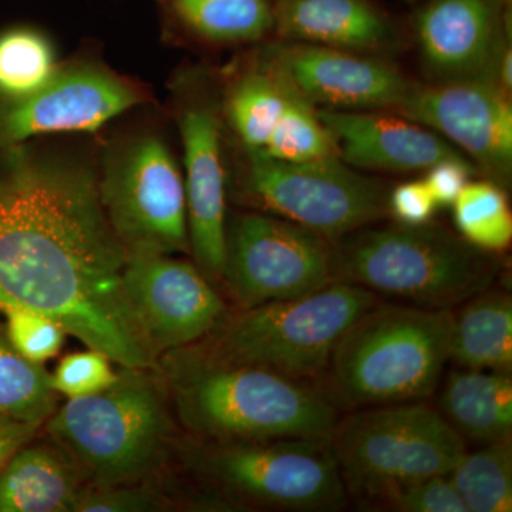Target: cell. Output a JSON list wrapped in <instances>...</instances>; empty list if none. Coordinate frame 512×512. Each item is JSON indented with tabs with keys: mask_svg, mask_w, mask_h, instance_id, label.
<instances>
[{
	"mask_svg": "<svg viewBox=\"0 0 512 512\" xmlns=\"http://www.w3.org/2000/svg\"><path fill=\"white\" fill-rule=\"evenodd\" d=\"M127 258L89 171L20 161L0 178V311L45 313L117 366L157 369L124 286Z\"/></svg>",
	"mask_w": 512,
	"mask_h": 512,
	"instance_id": "obj_1",
	"label": "cell"
},
{
	"mask_svg": "<svg viewBox=\"0 0 512 512\" xmlns=\"http://www.w3.org/2000/svg\"><path fill=\"white\" fill-rule=\"evenodd\" d=\"M178 427L211 441L329 440L338 409L311 383L231 362L200 342L158 357Z\"/></svg>",
	"mask_w": 512,
	"mask_h": 512,
	"instance_id": "obj_2",
	"label": "cell"
},
{
	"mask_svg": "<svg viewBox=\"0 0 512 512\" xmlns=\"http://www.w3.org/2000/svg\"><path fill=\"white\" fill-rule=\"evenodd\" d=\"M173 467L197 511L328 512L348 501L329 440L211 441L181 431Z\"/></svg>",
	"mask_w": 512,
	"mask_h": 512,
	"instance_id": "obj_3",
	"label": "cell"
},
{
	"mask_svg": "<svg viewBox=\"0 0 512 512\" xmlns=\"http://www.w3.org/2000/svg\"><path fill=\"white\" fill-rule=\"evenodd\" d=\"M119 373L109 389L67 400L43 426L89 485L144 483L173 471L181 430L160 373L148 367Z\"/></svg>",
	"mask_w": 512,
	"mask_h": 512,
	"instance_id": "obj_4",
	"label": "cell"
},
{
	"mask_svg": "<svg viewBox=\"0 0 512 512\" xmlns=\"http://www.w3.org/2000/svg\"><path fill=\"white\" fill-rule=\"evenodd\" d=\"M451 309L376 302L339 340L316 387L336 409L426 400L450 363Z\"/></svg>",
	"mask_w": 512,
	"mask_h": 512,
	"instance_id": "obj_5",
	"label": "cell"
},
{
	"mask_svg": "<svg viewBox=\"0 0 512 512\" xmlns=\"http://www.w3.org/2000/svg\"><path fill=\"white\" fill-rule=\"evenodd\" d=\"M335 281L426 309H451L493 286L497 266L437 225L357 229L333 245Z\"/></svg>",
	"mask_w": 512,
	"mask_h": 512,
	"instance_id": "obj_6",
	"label": "cell"
},
{
	"mask_svg": "<svg viewBox=\"0 0 512 512\" xmlns=\"http://www.w3.org/2000/svg\"><path fill=\"white\" fill-rule=\"evenodd\" d=\"M376 302V293L335 281L298 298L229 309L200 343L231 362L316 386L346 330Z\"/></svg>",
	"mask_w": 512,
	"mask_h": 512,
	"instance_id": "obj_7",
	"label": "cell"
},
{
	"mask_svg": "<svg viewBox=\"0 0 512 512\" xmlns=\"http://www.w3.org/2000/svg\"><path fill=\"white\" fill-rule=\"evenodd\" d=\"M329 443L348 497L362 508L394 488L447 476L467 453L466 441L424 400L352 410L336 421Z\"/></svg>",
	"mask_w": 512,
	"mask_h": 512,
	"instance_id": "obj_8",
	"label": "cell"
},
{
	"mask_svg": "<svg viewBox=\"0 0 512 512\" xmlns=\"http://www.w3.org/2000/svg\"><path fill=\"white\" fill-rule=\"evenodd\" d=\"M248 201L336 244L389 212L379 181L357 174L338 156L286 163L249 150Z\"/></svg>",
	"mask_w": 512,
	"mask_h": 512,
	"instance_id": "obj_9",
	"label": "cell"
},
{
	"mask_svg": "<svg viewBox=\"0 0 512 512\" xmlns=\"http://www.w3.org/2000/svg\"><path fill=\"white\" fill-rule=\"evenodd\" d=\"M335 282L333 245L266 212L227 221L222 286L237 309L298 298Z\"/></svg>",
	"mask_w": 512,
	"mask_h": 512,
	"instance_id": "obj_10",
	"label": "cell"
},
{
	"mask_svg": "<svg viewBox=\"0 0 512 512\" xmlns=\"http://www.w3.org/2000/svg\"><path fill=\"white\" fill-rule=\"evenodd\" d=\"M99 192L128 255L190 252L184 178L163 141L131 144L99 181Z\"/></svg>",
	"mask_w": 512,
	"mask_h": 512,
	"instance_id": "obj_11",
	"label": "cell"
},
{
	"mask_svg": "<svg viewBox=\"0 0 512 512\" xmlns=\"http://www.w3.org/2000/svg\"><path fill=\"white\" fill-rule=\"evenodd\" d=\"M124 286L157 360L201 342L229 312L220 288L174 255H128Z\"/></svg>",
	"mask_w": 512,
	"mask_h": 512,
	"instance_id": "obj_12",
	"label": "cell"
},
{
	"mask_svg": "<svg viewBox=\"0 0 512 512\" xmlns=\"http://www.w3.org/2000/svg\"><path fill=\"white\" fill-rule=\"evenodd\" d=\"M399 113L467 151L485 173L507 184L512 171V107L491 77L412 86Z\"/></svg>",
	"mask_w": 512,
	"mask_h": 512,
	"instance_id": "obj_13",
	"label": "cell"
},
{
	"mask_svg": "<svg viewBox=\"0 0 512 512\" xmlns=\"http://www.w3.org/2000/svg\"><path fill=\"white\" fill-rule=\"evenodd\" d=\"M274 73L303 99L328 110L397 109L412 89L390 64L306 43L282 47Z\"/></svg>",
	"mask_w": 512,
	"mask_h": 512,
	"instance_id": "obj_14",
	"label": "cell"
},
{
	"mask_svg": "<svg viewBox=\"0 0 512 512\" xmlns=\"http://www.w3.org/2000/svg\"><path fill=\"white\" fill-rule=\"evenodd\" d=\"M136 90L93 69L56 73L40 92L0 111V141L53 133H93L138 103Z\"/></svg>",
	"mask_w": 512,
	"mask_h": 512,
	"instance_id": "obj_15",
	"label": "cell"
},
{
	"mask_svg": "<svg viewBox=\"0 0 512 512\" xmlns=\"http://www.w3.org/2000/svg\"><path fill=\"white\" fill-rule=\"evenodd\" d=\"M500 0H430L416 19L417 42L440 82L491 77L504 49Z\"/></svg>",
	"mask_w": 512,
	"mask_h": 512,
	"instance_id": "obj_16",
	"label": "cell"
},
{
	"mask_svg": "<svg viewBox=\"0 0 512 512\" xmlns=\"http://www.w3.org/2000/svg\"><path fill=\"white\" fill-rule=\"evenodd\" d=\"M181 134L190 252L202 274L220 286L228 221L220 128L210 110L191 109L181 119Z\"/></svg>",
	"mask_w": 512,
	"mask_h": 512,
	"instance_id": "obj_17",
	"label": "cell"
},
{
	"mask_svg": "<svg viewBox=\"0 0 512 512\" xmlns=\"http://www.w3.org/2000/svg\"><path fill=\"white\" fill-rule=\"evenodd\" d=\"M343 163L362 170H429L447 157L460 156L443 137L407 117L376 111H316Z\"/></svg>",
	"mask_w": 512,
	"mask_h": 512,
	"instance_id": "obj_18",
	"label": "cell"
},
{
	"mask_svg": "<svg viewBox=\"0 0 512 512\" xmlns=\"http://www.w3.org/2000/svg\"><path fill=\"white\" fill-rule=\"evenodd\" d=\"M285 39L348 50H380L394 40L392 25L369 0H284L274 15Z\"/></svg>",
	"mask_w": 512,
	"mask_h": 512,
	"instance_id": "obj_19",
	"label": "cell"
},
{
	"mask_svg": "<svg viewBox=\"0 0 512 512\" xmlns=\"http://www.w3.org/2000/svg\"><path fill=\"white\" fill-rule=\"evenodd\" d=\"M35 440L0 476V512H74L86 478L55 441Z\"/></svg>",
	"mask_w": 512,
	"mask_h": 512,
	"instance_id": "obj_20",
	"label": "cell"
},
{
	"mask_svg": "<svg viewBox=\"0 0 512 512\" xmlns=\"http://www.w3.org/2000/svg\"><path fill=\"white\" fill-rule=\"evenodd\" d=\"M440 413L464 441H511L512 375L458 367L444 380Z\"/></svg>",
	"mask_w": 512,
	"mask_h": 512,
	"instance_id": "obj_21",
	"label": "cell"
},
{
	"mask_svg": "<svg viewBox=\"0 0 512 512\" xmlns=\"http://www.w3.org/2000/svg\"><path fill=\"white\" fill-rule=\"evenodd\" d=\"M453 312L450 362L460 369L512 375V298L488 288Z\"/></svg>",
	"mask_w": 512,
	"mask_h": 512,
	"instance_id": "obj_22",
	"label": "cell"
},
{
	"mask_svg": "<svg viewBox=\"0 0 512 512\" xmlns=\"http://www.w3.org/2000/svg\"><path fill=\"white\" fill-rule=\"evenodd\" d=\"M59 397L46 366L20 355L0 323V416L45 424L59 407Z\"/></svg>",
	"mask_w": 512,
	"mask_h": 512,
	"instance_id": "obj_23",
	"label": "cell"
},
{
	"mask_svg": "<svg viewBox=\"0 0 512 512\" xmlns=\"http://www.w3.org/2000/svg\"><path fill=\"white\" fill-rule=\"evenodd\" d=\"M448 477L468 512H511V441L484 444L476 453L467 451Z\"/></svg>",
	"mask_w": 512,
	"mask_h": 512,
	"instance_id": "obj_24",
	"label": "cell"
},
{
	"mask_svg": "<svg viewBox=\"0 0 512 512\" xmlns=\"http://www.w3.org/2000/svg\"><path fill=\"white\" fill-rule=\"evenodd\" d=\"M188 28L214 42L258 39L274 26L265 0H174Z\"/></svg>",
	"mask_w": 512,
	"mask_h": 512,
	"instance_id": "obj_25",
	"label": "cell"
},
{
	"mask_svg": "<svg viewBox=\"0 0 512 512\" xmlns=\"http://www.w3.org/2000/svg\"><path fill=\"white\" fill-rule=\"evenodd\" d=\"M289 86L274 72L244 77L228 99V117L249 150H262L281 117Z\"/></svg>",
	"mask_w": 512,
	"mask_h": 512,
	"instance_id": "obj_26",
	"label": "cell"
},
{
	"mask_svg": "<svg viewBox=\"0 0 512 512\" xmlns=\"http://www.w3.org/2000/svg\"><path fill=\"white\" fill-rule=\"evenodd\" d=\"M461 238L484 252H500L512 241V214L507 195L495 183H468L453 204Z\"/></svg>",
	"mask_w": 512,
	"mask_h": 512,
	"instance_id": "obj_27",
	"label": "cell"
},
{
	"mask_svg": "<svg viewBox=\"0 0 512 512\" xmlns=\"http://www.w3.org/2000/svg\"><path fill=\"white\" fill-rule=\"evenodd\" d=\"M56 60L46 37L29 29L0 36V96L8 101L28 99L56 76Z\"/></svg>",
	"mask_w": 512,
	"mask_h": 512,
	"instance_id": "obj_28",
	"label": "cell"
},
{
	"mask_svg": "<svg viewBox=\"0 0 512 512\" xmlns=\"http://www.w3.org/2000/svg\"><path fill=\"white\" fill-rule=\"evenodd\" d=\"M261 151L266 157L286 163H305L338 156L329 131L312 104L289 87L281 117Z\"/></svg>",
	"mask_w": 512,
	"mask_h": 512,
	"instance_id": "obj_29",
	"label": "cell"
},
{
	"mask_svg": "<svg viewBox=\"0 0 512 512\" xmlns=\"http://www.w3.org/2000/svg\"><path fill=\"white\" fill-rule=\"evenodd\" d=\"M0 313L10 345L30 362L46 365L62 352L69 333L57 320L20 306H8Z\"/></svg>",
	"mask_w": 512,
	"mask_h": 512,
	"instance_id": "obj_30",
	"label": "cell"
},
{
	"mask_svg": "<svg viewBox=\"0 0 512 512\" xmlns=\"http://www.w3.org/2000/svg\"><path fill=\"white\" fill-rule=\"evenodd\" d=\"M113 365L106 353L87 348L64 356L55 372L50 373V383L66 400L93 396L109 389L119 379V370L116 372Z\"/></svg>",
	"mask_w": 512,
	"mask_h": 512,
	"instance_id": "obj_31",
	"label": "cell"
},
{
	"mask_svg": "<svg viewBox=\"0 0 512 512\" xmlns=\"http://www.w3.org/2000/svg\"><path fill=\"white\" fill-rule=\"evenodd\" d=\"M363 510L394 512H468L450 477L433 476L387 491Z\"/></svg>",
	"mask_w": 512,
	"mask_h": 512,
	"instance_id": "obj_32",
	"label": "cell"
},
{
	"mask_svg": "<svg viewBox=\"0 0 512 512\" xmlns=\"http://www.w3.org/2000/svg\"><path fill=\"white\" fill-rule=\"evenodd\" d=\"M427 171L424 183L437 208L453 207L458 195L470 183L471 167L461 156L443 158Z\"/></svg>",
	"mask_w": 512,
	"mask_h": 512,
	"instance_id": "obj_33",
	"label": "cell"
},
{
	"mask_svg": "<svg viewBox=\"0 0 512 512\" xmlns=\"http://www.w3.org/2000/svg\"><path fill=\"white\" fill-rule=\"evenodd\" d=\"M387 207L399 224L404 225L427 224L437 210L424 180L409 181L394 188Z\"/></svg>",
	"mask_w": 512,
	"mask_h": 512,
	"instance_id": "obj_34",
	"label": "cell"
},
{
	"mask_svg": "<svg viewBox=\"0 0 512 512\" xmlns=\"http://www.w3.org/2000/svg\"><path fill=\"white\" fill-rule=\"evenodd\" d=\"M43 423L12 419L0 416V476L8 467L12 458L22 450L26 444L36 439L37 434L43 430Z\"/></svg>",
	"mask_w": 512,
	"mask_h": 512,
	"instance_id": "obj_35",
	"label": "cell"
}]
</instances>
